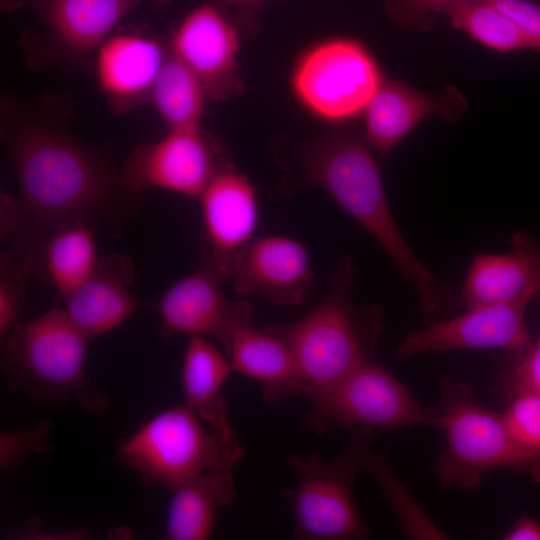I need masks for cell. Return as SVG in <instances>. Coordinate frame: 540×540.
<instances>
[{"label": "cell", "mask_w": 540, "mask_h": 540, "mask_svg": "<svg viewBox=\"0 0 540 540\" xmlns=\"http://www.w3.org/2000/svg\"><path fill=\"white\" fill-rule=\"evenodd\" d=\"M60 100L12 95L2 100L1 140L25 215L24 228L12 242L39 247L62 225L109 222L137 195L106 155L66 129L68 107Z\"/></svg>", "instance_id": "cell-1"}, {"label": "cell", "mask_w": 540, "mask_h": 540, "mask_svg": "<svg viewBox=\"0 0 540 540\" xmlns=\"http://www.w3.org/2000/svg\"><path fill=\"white\" fill-rule=\"evenodd\" d=\"M282 161L286 195L317 186L327 191L381 246L414 287L422 315L448 310L452 294L411 250L391 213L378 165L367 144L348 132L294 148Z\"/></svg>", "instance_id": "cell-2"}, {"label": "cell", "mask_w": 540, "mask_h": 540, "mask_svg": "<svg viewBox=\"0 0 540 540\" xmlns=\"http://www.w3.org/2000/svg\"><path fill=\"white\" fill-rule=\"evenodd\" d=\"M357 276L353 258L344 256L323 301L295 323L270 328L293 351L306 398L371 361L375 352L384 326V310L375 304L355 303L352 290Z\"/></svg>", "instance_id": "cell-3"}, {"label": "cell", "mask_w": 540, "mask_h": 540, "mask_svg": "<svg viewBox=\"0 0 540 540\" xmlns=\"http://www.w3.org/2000/svg\"><path fill=\"white\" fill-rule=\"evenodd\" d=\"M90 340L64 309L56 307L15 326L1 339L7 385L43 405L60 406L75 399L85 410L105 412L107 393L85 375Z\"/></svg>", "instance_id": "cell-4"}, {"label": "cell", "mask_w": 540, "mask_h": 540, "mask_svg": "<svg viewBox=\"0 0 540 540\" xmlns=\"http://www.w3.org/2000/svg\"><path fill=\"white\" fill-rule=\"evenodd\" d=\"M183 404L145 422L118 448L120 461L147 486H174L207 471H231L245 451L236 437L208 432Z\"/></svg>", "instance_id": "cell-5"}, {"label": "cell", "mask_w": 540, "mask_h": 540, "mask_svg": "<svg viewBox=\"0 0 540 540\" xmlns=\"http://www.w3.org/2000/svg\"><path fill=\"white\" fill-rule=\"evenodd\" d=\"M437 426L446 436V448L434 464L442 486L478 488L487 473L511 468L532 475L526 458L512 441L502 414L477 403L471 386L443 377Z\"/></svg>", "instance_id": "cell-6"}, {"label": "cell", "mask_w": 540, "mask_h": 540, "mask_svg": "<svg viewBox=\"0 0 540 540\" xmlns=\"http://www.w3.org/2000/svg\"><path fill=\"white\" fill-rule=\"evenodd\" d=\"M308 399L313 407L302 425L315 433L333 425L393 429L436 425L438 419L436 410L424 408L397 378L371 361Z\"/></svg>", "instance_id": "cell-7"}, {"label": "cell", "mask_w": 540, "mask_h": 540, "mask_svg": "<svg viewBox=\"0 0 540 540\" xmlns=\"http://www.w3.org/2000/svg\"><path fill=\"white\" fill-rule=\"evenodd\" d=\"M295 471V486L284 492L294 519V537L299 540H358L371 535L354 494L359 469L345 448L334 460L318 455H288Z\"/></svg>", "instance_id": "cell-8"}, {"label": "cell", "mask_w": 540, "mask_h": 540, "mask_svg": "<svg viewBox=\"0 0 540 540\" xmlns=\"http://www.w3.org/2000/svg\"><path fill=\"white\" fill-rule=\"evenodd\" d=\"M171 0H22L40 15L44 31L22 41L31 67L85 66L116 24L146 2Z\"/></svg>", "instance_id": "cell-9"}, {"label": "cell", "mask_w": 540, "mask_h": 540, "mask_svg": "<svg viewBox=\"0 0 540 540\" xmlns=\"http://www.w3.org/2000/svg\"><path fill=\"white\" fill-rule=\"evenodd\" d=\"M382 81L376 62L359 42L334 39L303 56L293 88L318 116L342 120L365 110Z\"/></svg>", "instance_id": "cell-10"}, {"label": "cell", "mask_w": 540, "mask_h": 540, "mask_svg": "<svg viewBox=\"0 0 540 540\" xmlns=\"http://www.w3.org/2000/svg\"><path fill=\"white\" fill-rule=\"evenodd\" d=\"M231 163L200 127L170 129L159 141L137 148L121 172L125 185L137 194L155 187L200 197L214 176Z\"/></svg>", "instance_id": "cell-11"}, {"label": "cell", "mask_w": 540, "mask_h": 540, "mask_svg": "<svg viewBox=\"0 0 540 540\" xmlns=\"http://www.w3.org/2000/svg\"><path fill=\"white\" fill-rule=\"evenodd\" d=\"M532 299L526 296L506 303L482 305L467 309L454 319L432 321L407 335L397 356L405 359L427 352L491 348L519 353L533 341L526 322Z\"/></svg>", "instance_id": "cell-12"}, {"label": "cell", "mask_w": 540, "mask_h": 540, "mask_svg": "<svg viewBox=\"0 0 540 540\" xmlns=\"http://www.w3.org/2000/svg\"><path fill=\"white\" fill-rule=\"evenodd\" d=\"M222 282L202 262L193 273L175 283L157 302L160 337L166 340L177 334L208 335L226 349L236 328L251 325L253 308L248 302L227 301Z\"/></svg>", "instance_id": "cell-13"}, {"label": "cell", "mask_w": 540, "mask_h": 540, "mask_svg": "<svg viewBox=\"0 0 540 540\" xmlns=\"http://www.w3.org/2000/svg\"><path fill=\"white\" fill-rule=\"evenodd\" d=\"M234 24L209 3L192 9L179 23L169 44L172 52L200 79L207 97L224 101L244 91Z\"/></svg>", "instance_id": "cell-14"}, {"label": "cell", "mask_w": 540, "mask_h": 540, "mask_svg": "<svg viewBox=\"0 0 540 540\" xmlns=\"http://www.w3.org/2000/svg\"><path fill=\"white\" fill-rule=\"evenodd\" d=\"M199 198L207 240L203 263L223 281L232 279L257 225L255 188L231 163Z\"/></svg>", "instance_id": "cell-15"}, {"label": "cell", "mask_w": 540, "mask_h": 540, "mask_svg": "<svg viewBox=\"0 0 540 540\" xmlns=\"http://www.w3.org/2000/svg\"><path fill=\"white\" fill-rule=\"evenodd\" d=\"M314 273L303 244L287 237L252 240L232 276L242 298L262 297L275 306L304 300Z\"/></svg>", "instance_id": "cell-16"}, {"label": "cell", "mask_w": 540, "mask_h": 540, "mask_svg": "<svg viewBox=\"0 0 540 540\" xmlns=\"http://www.w3.org/2000/svg\"><path fill=\"white\" fill-rule=\"evenodd\" d=\"M466 107V99L454 87L430 95L400 81L383 80L365 109L366 142L384 156L425 118L438 114L452 122Z\"/></svg>", "instance_id": "cell-17"}, {"label": "cell", "mask_w": 540, "mask_h": 540, "mask_svg": "<svg viewBox=\"0 0 540 540\" xmlns=\"http://www.w3.org/2000/svg\"><path fill=\"white\" fill-rule=\"evenodd\" d=\"M168 50L169 45L135 34H118L102 42L95 53V73L114 111L123 113L150 101Z\"/></svg>", "instance_id": "cell-18"}, {"label": "cell", "mask_w": 540, "mask_h": 540, "mask_svg": "<svg viewBox=\"0 0 540 540\" xmlns=\"http://www.w3.org/2000/svg\"><path fill=\"white\" fill-rule=\"evenodd\" d=\"M540 295V244L531 235L512 237V251L475 254L460 293L467 308Z\"/></svg>", "instance_id": "cell-19"}, {"label": "cell", "mask_w": 540, "mask_h": 540, "mask_svg": "<svg viewBox=\"0 0 540 540\" xmlns=\"http://www.w3.org/2000/svg\"><path fill=\"white\" fill-rule=\"evenodd\" d=\"M134 279L131 259L111 254L99 260L94 274L64 298V311L90 339L128 318L138 307L129 287Z\"/></svg>", "instance_id": "cell-20"}, {"label": "cell", "mask_w": 540, "mask_h": 540, "mask_svg": "<svg viewBox=\"0 0 540 540\" xmlns=\"http://www.w3.org/2000/svg\"><path fill=\"white\" fill-rule=\"evenodd\" d=\"M226 352L233 370L256 380L262 387L263 400L269 404L305 394V384L295 355L288 343L267 329L252 325L236 328Z\"/></svg>", "instance_id": "cell-21"}, {"label": "cell", "mask_w": 540, "mask_h": 540, "mask_svg": "<svg viewBox=\"0 0 540 540\" xmlns=\"http://www.w3.org/2000/svg\"><path fill=\"white\" fill-rule=\"evenodd\" d=\"M230 359L202 336H192L187 345L181 370L185 405L191 408L212 431L235 437L228 420V403L222 387L233 372Z\"/></svg>", "instance_id": "cell-22"}, {"label": "cell", "mask_w": 540, "mask_h": 540, "mask_svg": "<svg viewBox=\"0 0 540 540\" xmlns=\"http://www.w3.org/2000/svg\"><path fill=\"white\" fill-rule=\"evenodd\" d=\"M165 539L205 540L211 535L218 509L236 501L231 471H207L171 488Z\"/></svg>", "instance_id": "cell-23"}, {"label": "cell", "mask_w": 540, "mask_h": 540, "mask_svg": "<svg viewBox=\"0 0 540 540\" xmlns=\"http://www.w3.org/2000/svg\"><path fill=\"white\" fill-rule=\"evenodd\" d=\"M99 260L91 226L83 222L53 230L34 256V273L67 297L95 272Z\"/></svg>", "instance_id": "cell-24"}, {"label": "cell", "mask_w": 540, "mask_h": 540, "mask_svg": "<svg viewBox=\"0 0 540 540\" xmlns=\"http://www.w3.org/2000/svg\"><path fill=\"white\" fill-rule=\"evenodd\" d=\"M206 96L200 79L169 46L150 96L169 129L199 128Z\"/></svg>", "instance_id": "cell-25"}, {"label": "cell", "mask_w": 540, "mask_h": 540, "mask_svg": "<svg viewBox=\"0 0 540 540\" xmlns=\"http://www.w3.org/2000/svg\"><path fill=\"white\" fill-rule=\"evenodd\" d=\"M450 24L498 53L533 49L519 26L485 0H460L444 12Z\"/></svg>", "instance_id": "cell-26"}, {"label": "cell", "mask_w": 540, "mask_h": 540, "mask_svg": "<svg viewBox=\"0 0 540 540\" xmlns=\"http://www.w3.org/2000/svg\"><path fill=\"white\" fill-rule=\"evenodd\" d=\"M502 413L509 435L517 449L526 458L532 476L540 481V395L519 392Z\"/></svg>", "instance_id": "cell-27"}, {"label": "cell", "mask_w": 540, "mask_h": 540, "mask_svg": "<svg viewBox=\"0 0 540 540\" xmlns=\"http://www.w3.org/2000/svg\"><path fill=\"white\" fill-rule=\"evenodd\" d=\"M35 252L25 246L6 247L0 267V337L4 338L19 312L25 283L34 271Z\"/></svg>", "instance_id": "cell-28"}, {"label": "cell", "mask_w": 540, "mask_h": 540, "mask_svg": "<svg viewBox=\"0 0 540 540\" xmlns=\"http://www.w3.org/2000/svg\"><path fill=\"white\" fill-rule=\"evenodd\" d=\"M51 423L40 420L37 423L12 432H2L0 436V466L2 469H12L30 452L40 454L51 449L48 440Z\"/></svg>", "instance_id": "cell-29"}, {"label": "cell", "mask_w": 540, "mask_h": 540, "mask_svg": "<svg viewBox=\"0 0 540 540\" xmlns=\"http://www.w3.org/2000/svg\"><path fill=\"white\" fill-rule=\"evenodd\" d=\"M501 382L509 396L519 392L540 395V335L519 353H512Z\"/></svg>", "instance_id": "cell-30"}, {"label": "cell", "mask_w": 540, "mask_h": 540, "mask_svg": "<svg viewBox=\"0 0 540 540\" xmlns=\"http://www.w3.org/2000/svg\"><path fill=\"white\" fill-rule=\"evenodd\" d=\"M460 0H383L389 17L401 27L426 31L434 26V15L444 13Z\"/></svg>", "instance_id": "cell-31"}, {"label": "cell", "mask_w": 540, "mask_h": 540, "mask_svg": "<svg viewBox=\"0 0 540 540\" xmlns=\"http://www.w3.org/2000/svg\"><path fill=\"white\" fill-rule=\"evenodd\" d=\"M511 18L540 53V6L529 0H485Z\"/></svg>", "instance_id": "cell-32"}, {"label": "cell", "mask_w": 540, "mask_h": 540, "mask_svg": "<svg viewBox=\"0 0 540 540\" xmlns=\"http://www.w3.org/2000/svg\"><path fill=\"white\" fill-rule=\"evenodd\" d=\"M43 524L38 521L27 523L25 527L14 534L17 539H60V540H80L86 539L88 533L82 529H70L59 532L44 531Z\"/></svg>", "instance_id": "cell-33"}, {"label": "cell", "mask_w": 540, "mask_h": 540, "mask_svg": "<svg viewBox=\"0 0 540 540\" xmlns=\"http://www.w3.org/2000/svg\"><path fill=\"white\" fill-rule=\"evenodd\" d=\"M503 538L506 540H540V524L528 517L520 518Z\"/></svg>", "instance_id": "cell-34"}, {"label": "cell", "mask_w": 540, "mask_h": 540, "mask_svg": "<svg viewBox=\"0 0 540 540\" xmlns=\"http://www.w3.org/2000/svg\"><path fill=\"white\" fill-rule=\"evenodd\" d=\"M263 0H223L226 7L238 8L240 10L252 9Z\"/></svg>", "instance_id": "cell-35"}, {"label": "cell", "mask_w": 540, "mask_h": 540, "mask_svg": "<svg viewBox=\"0 0 540 540\" xmlns=\"http://www.w3.org/2000/svg\"><path fill=\"white\" fill-rule=\"evenodd\" d=\"M538 302L540 303V295L537 297Z\"/></svg>", "instance_id": "cell-36"}, {"label": "cell", "mask_w": 540, "mask_h": 540, "mask_svg": "<svg viewBox=\"0 0 540 540\" xmlns=\"http://www.w3.org/2000/svg\"><path fill=\"white\" fill-rule=\"evenodd\" d=\"M535 1H540V0H535Z\"/></svg>", "instance_id": "cell-37"}]
</instances>
